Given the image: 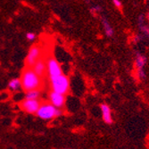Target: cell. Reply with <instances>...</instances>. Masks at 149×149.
Masks as SVG:
<instances>
[{"label":"cell","mask_w":149,"mask_h":149,"mask_svg":"<svg viewBox=\"0 0 149 149\" xmlns=\"http://www.w3.org/2000/svg\"><path fill=\"white\" fill-rule=\"evenodd\" d=\"M21 82L22 88L25 92L31 89H38L42 86V78L36 74L30 67H27L22 72Z\"/></svg>","instance_id":"6da1fadb"},{"label":"cell","mask_w":149,"mask_h":149,"mask_svg":"<svg viewBox=\"0 0 149 149\" xmlns=\"http://www.w3.org/2000/svg\"><path fill=\"white\" fill-rule=\"evenodd\" d=\"M50 84L52 90L56 91L57 93H61L63 95H66L70 90V80L69 78L63 75V73L56 76L49 78Z\"/></svg>","instance_id":"7a4b0ae2"},{"label":"cell","mask_w":149,"mask_h":149,"mask_svg":"<svg viewBox=\"0 0 149 149\" xmlns=\"http://www.w3.org/2000/svg\"><path fill=\"white\" fill-rule=\"evenodd\" d=\"M57 107L54 106L52 104H40L38 110L36 113L37 117L39 119L44 120H49L53 118L56 117V113Z\"/></svg>","instance_id":"3957f363"},{"label":"cell","mask_w":149,"mask_h":149,"mask_svg":"<svg viewBox=\"0 0 149 149\" xmlns=\"http://www.w3.org/2000/svg\"><path fill=\"white\" fill-rule=\"evenodd\" d=\"M41 104L38 99H24L22 102H21L20 106L22 110L26 112L27 113L30 114H36L37 111Z\"/></svg>","instance_id":"277c9868"},{"label":"cell","mask_w":149,"mask_h":149,"mask_svg":"<svg viewBox=\"0 0 149 149\" xmlns=\"http://www.w3.org/2000/svg\"><path fill=\"white\" fill-rule=\"evenodd\" d=\"M47 73L48 74L49 78L56 77L63 73L61 65L56 58L50 57L47 61Z\"/></svg>","instance_id":"5b68a950"},{"label":"cell","mask_w":149,"mask_h":149,"mask_svg":"<svg viewBox=\"0 0 149 149\" xmlns=\"http://www.w3.org/2000/svg\"><path fill=\"white\" fill-rule=\"evenodd\" d=\"M39 57H41V49L38 46H32L30 48L26 57V66L31 68Z\"/></svg>","instance_id":"8992f818"},{"label":"cell","mask_w":149,"mask_h":149,"mask_svg":"<svg viewBox=\"0 0 149 149\" xmlns=\"http://www.w3.org/2000/svg\"><path fill=\"white\" fill-rule=\"evenodd\" d=\"M48 98H49L50 104H52L54 106H56L57 108H63L65 105L66 97H65V95L63 94L57 93L56 91L52 90L49 92Z\"/></svg>","instance_id":"52a82bcc"},{"label":"cell","mask_w":149,"mask_h":149,"mask_svg":"<svg viewBox=\"0 0 149 149\" xmlns=\"http://www.w3.org/2000/svg\"><path fill=\"white\" fill-rule=\"evenodd\" d=\"M31 69L36 74H38L40 78L43 79L47 73V62L44 60V58L39 57L38 61L33 64Z\"/></svg>","instance_id":"ba28073f"},{"label":"cell","mask_w":149,"mask_h":149,"mask_svg":"<svg viewBox=\"0 0 149 149\" xmlns=\"http://www.w3.org/2000/svg\"><path fill=\"white\" fill-rule=\"evenodd\" d=\"M101 112H102V117L104 121L106 124H112L113 123V118H112V113L110 106L106 104H102L100 105Z\"/></svg>","instance_id":"9c48e42d"},{"label":"cell","mask_w":149,"mask_h":149,"mask_svg":"<svg viewBox=\"0 0 149 149\" xmlns=\"http://www.w3.org/2000/svg\"><path fill=\"white\" fill-rule=\"evenodd\" d=\"M146 63V58L144 56L138 55L136 59V67L138 69V74L141 79L145 78V72H144V66Z\"/></svg>","instance_id":"30bf717a"},{"label":"cell","mask_w":149,"mask_h":149,"mask_svg":"<svg viewBox=\"0 0 149 149\" xmlns=\"http://www.w3.org/2000/svg\"><path fill=\"white\" fill-rule=\"evenodd\" d=\"M22 88V82H21V79L15 78V79H12L9 83H8V88L12 91H16Z\"/></svg>","instance_id":"8fae6325"},{"label":"cell","mask_w":149,"mask_h":149,"mask_svg":"<svg viewBox=\"0 0 149 149\" xmlns=\"http://www.w3.org/2000/svg\"><path fill=\"white\" fill-rule=\"evenodd\" d=\"M40 92L38 89H31L29 91H26V96L25 98L26 99H38V97H40Z\"/></svg>","instance_id":"7c38bea8"},{"label":"cell","mask_w":149,"mask_h":149,"mask_svg":"<svg viewBox=\"0 0 149 149\" xmlns=\"http://www.w3.org/2000/svg\"><path fill=\"white\" fill-rule=\"evenodd\" d=\"M102 22H103V26H104V28L106 36H108V37H113V28L111 27L109 22H108L105 18H102Z\"/></svg>","instance_id":"4fadbf2b"},{"label":"cell","mask_w":149,"mask_h":149,"mask_svg":"<svg viewBox=\"0 0 149 149\" xmlns=\"http://www.w3.org/2000/svg\"><path fill=\"white\" fill-rule=\"evenodd\" d=\"M26 38L29 41H33V40L36 38V34L33 32H28L26 34Z\"/></svg>","instance_id":"5bb4252c"},{"label":"cell","mask_w":149,"mask_h":149,"mask_svg":"<svg viewBox=\"0 0 149 149\" xmlns=\"http://www.w3.org/2000/svg\"><path fill=\"white\" fill-rule=\"evenodd\" d=\"M113 5H114L117 8L120 9L121 7H123V4H121V2L120 1V0H113Z\"/></svg>","instance_id":"9a60e30c"},{"label":"cell","mask_w":149,"mask_h":149,"mask_svg":"<svg viewBox=\"0 0 149 149\" xmlns=\"http://www.w3.org/2000/svg\"><path fill=\"white\" fill-rule=\"evenodd\" d=\"M141 29L143 30V31H145L146 33H147V34H149V28H147V27H141Z\"/></svg>","instance_id":"2e32d148"},{"label":"cell","mask_w":149,"mask_h":149,"mask_svg":"<svg viewBox=\"0 0 149 149\" xmlns=\"http://www.w3.org/2000/svg\"><path fill=\"white\" fill-rule=\"evenodd\" d=\"M147 18H148V20H149V13H148V15H147Z\"/></svg>","instance_id":"e0dca14e"}]
</instances>
